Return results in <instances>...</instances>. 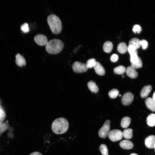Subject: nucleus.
<instances>
[{
	"label": "nucleus",
	"mask_w": 155,
	"mask_h": 155,
	"mask_svg": "<svg viewBox=\"0 0 155 155\" xmlns=\"http://www.w3.org/2000/svg\"><path fill=\"white\" fill-rule=\"evenodd\" d=\"M99 149L102 155H108V150L105 144H101L99 146Z\"/></svg>",
	"instance_id": "nucleus-27"
},
{
	"label": "nucleus",
	"mask_w": 155,
	"mask_h": 155,
	"mask_svg": "<svg viewBox=\"0 0 155 155\" xmlns=\"http://www.w3.org/2000/svg\"><path fill=\"white\" fill-rule=\"evenodd\" d=\"M115 73L117 74H123L126 71V68L123 66L119 65L114 69Z\"/></svg>",
	"instance_id": "nucleus-23"
},
{
	"label": "nucleus",
	"mask_w": 155,
	"mask_h": 155,
	"mask_svg": "<svg viewBox=\"0 0 155 155\" xmlns=\"http://www.w3.org/2000/svg\"><path fill=\"white\" fill-rule=\"evenodd\" d=\"M118 55L115 54H113L111 56L110 59L112 62H115L118 61Z\"/></svg>",
	"instance_id": "nucleus-34"
},
{
	"label": "nucleus",
	"mask_w": 155,
	"mask_h": 155,
	"mask_svg": "<svg viewBox=\"0 0 155 155\" xmlns=\"http://www.w3.org/2000/svg\"><path fill=\"white\" fill-rule=\"evenodd\" d=\"M0 107H1L0 106Z\"/></svg>",
	"instance_id": "nucleus-41"
},
{
	"label": "nucleus",
	"mask_w": 155,
	"mask_h": 155,
	"mask_svg": "<svg viewBox=\"0 0 155 155\" xmlns=\"http://www.w3.org/2000/svg\"><path fill=\"white\" fill-rule=\"evenodd\" d=\"M145 144L146 147L148 148H154L155 146V136L152 135L147 137L145 139Z\"/></svg>",
	"instance_id": "nucleus-9"
},
{
	"label": "nucleus",
	"mask_w": 155,
	"mask_h": 155,
	"mask_svg": "<svg viewBox=\"0 0 155 155\" xmlns=\"http://www.w3.org/2000/svg\"><path fill=\"white\" fill-rule=\"evenodd\" d=\"M125 72L127 75L131 78H135L138 76V74L135 69L131 66L127 67Z\"/></svg>",
	"instance_id": "nucleus-10"
},
{
	"label": "nucleus",
	"mask_w": 155,
	"mask_h": 155,
	"mask_svg": "<svg viewBox=\"0 0 155 155\" xmlns=\"http://www.w3.org/2000/svg\"><path fill=\"white\" fill-rule=\"evenodd\" d=\"M152 89V87L150 85L144 86L140 92V96L143 98H146Z\"/></svg>",
	"instance_id": "nucleus-13"
},
{
	"label": "nucleus",
	"mask_w": 155,
	"mask_h": 155,
	"mask_svg": "<svg viewBox=\"0 0 155 155\" xmlns=\"http://www.w3.org/2000/svg\"><path fill=\"white\" fill-rule=\"evenodd\" d=\"M121 96V94H120V95H119V96Z\"/></svg>",
	"instance_id": "nucleus-39"
},
{
	"label": "nucleus",
	"mask_w": 155,
	"mask_h": 155,
	"mask_svg": "<svg viewBox=\"0 0 155 155\" xmlns=\"http://www.w3.org/2000/svg\"><path fill=\"white\" fill-rule=\"evenodd\" d=\"M110 121L109 120H106L103 126L99 130L98 134L99 136L102 138L106 137L110 131Z\"/></svg>",
	"instance_id": "nucleus-5"
},
{
	"label": "nucleus",
	"mask_w": 155,
	"mask_h": 155,
	"mask_svg": "<svg viewBox=\"0 0 155 155\" xmlns=\"http://www.w3.org/2000/svg\"><path fill=\"white\" fill-rule=\"evenodd\" d=\"M147 123L150 127L155 126V114L152 113L150 114L146 119Z\"/></svg>",
	"instance_id": "nucleus-17"
},
{
	"label": "nucleus",
	"mask_w": 155,
	"mask_h": 155,
	"mask_svg": "<svg viewBox=\"0 0 155 155\" xmlns=\"http://www.w3.org/2000/svg\"><path fill=\"white\" fill-rule=\"evenodd\" d=\"M16 64L20 67L26 65V61L25 58L19 54H17L16 56Z\"/></svg>",
	"instance_id": "nucleus-15"
},
{
	"label": "nucleus",
	"mask_w": 155,
	"mask_h": 155,
	"mask_svg": "<svg viewBox=\"0 0 155 155\" xmlns=\"http://www.w3.org/2000/svg\"><path fill=\"white\" fill-rule=\"evenodd\" d=\"M154 148V150H155V146Z\"/></svg>",
	"instance_id": "nucleus-40"
},
{
	"label": "nucleus",
	"mask_w": 155,
	"mask_h": 155,
	"mask_svg": "<svg viewBox=\"0 0 155 155\" xmlns=\"http://www.w3.org/2000/svg\"><path fill=\"white\" fill-rule=\"evenodd\" d=\"M145 102L148 109L152 111H155V100L152 98L148 97L146 99Z\"/></svg>",
	"instance_id": "nucleus-11"
},
{
	"label": "nucleus",
	"mask_w": 155,
	"mask_h": 155,
	"mask_svg": "<svg viewBox=\"0 0 155 155\" xmlns=\"http://www.w3.org/2000/svg\"><path fill=\"white\" fill-rule=\"evenodd\" d=\"M140 40L139 39L136 38H133L131 39L129 42V45L133 46L137 49L140 47Z\"/></svg>",
	"instance_id": "nucleus-22"
},
{
	"label": "nucleus",
	"mask_w": 155,
	"mask_h": 155,
	"mask_svg": "<svg viewBox=\"0 0 155 155\" xmlns=\"http://www.w3.org/2000/svg\"><path fill=\"white\" fill-rule=\"evenodd\" d=\"M130 155H138L135 153H132Z\"/></svg>",
	"instance_id": "nucleus-37"
},
{
	"label": "nucleus",
	"mask_w": 155,
	"mask_h": 155,
	"mask_svg": "<svg viewBox=\"0 0 155 155\" xmlns=\"http://www.w3.org/2000/svg\"><path fill=\"white\" fill-rule=\"evenodd\" d=\"M88 87L90 91L94 93H97L99 91V88L95 82L92 81L88 82L87 84Z\"/></svg>",
	"instance_id": "nucleus-16"
},
{
	"label": "nucleus",
	"mask_w": 155,
	"mask_h": 155,
	"mask_svg": "<svg viewBox=\"0 0 155 155\" xmlns=\"http://www.w3.org/2000/svg\"><path fill=\"white\" fill-rule=\"evenodd\" d=\"M21 30L24 33H26L29 31V28L28 23H25L22 24L21 27Z\"/></svg>",
	"instance_id": "nucleus-31"
},
{
	"label": "nucleus",
	"mask_w": 155,
	"mask_h": 155,
	"mask_svg": "<svg viewBox=\"0 0 155 155\" xmlns=\"http://www.w3.org/2000/svg\"><path fill=\"white\" fill-rule=\"evenodd\" d=\"M6 117V114L4 111L0 107V124L3 122Z\"/></svg>",
	"instance_id": "nucleus-30"
},
{
	"label": "nucleus",
	"mask_w": 155,
	"mask_h": 155,
	"mask_svg": "<svg viewBox=\"0 0 155 155\" xmlns=\"http://www.w3.org/2000/svg\"><path fill=\"white\" fill-rule=\"evenodd\" d=\"M120 146L124 149L129 150L132 149L133 146V143L128 140H124L119 143Z\"/></svg>",
	"instance_id": "nucleus-12"
},
{
	"label": "nucleus",
	"mask_w": 155,
	"mask_h": 155,
	"mask_svg": "<svg viewBox=\"0 0 155 155\" xmlns=\"http://www.w3.org/2000/svg\"><path fill=\"white\" fill-rule=\"evenodd\" d=\"M121 77L123 78H124L125 77V75H123V74H122V75Z\"/></svg>",
	"instance_id": "nucleus-38"
},
{
	"label": "nucleus",
	"mask_w": 155,
	"mask_h": 155,
	"mask_svg": "<svg viewBox=\"0 0 155 155\" xmlns=\"http://www.w3.org/2000/svg\"><path fill=\"white\" fill-rule=\"evenodd\" d=\"M34 40L37 44L41 46L46 45L48 42L47 37L41 34L36 35L34 37Z\"/></svg>",
	"instance_id": "nucleus-8"
},
{
	"label": "nucleus",
	"mask_w": 155,
	"mask_h": 155,
	"mask_svg": "<svg viewBox=\"0 0 155 155\" xmlns=\"http://www.w3.org/2000/svg\"><path fill=\"white\" fill-rule=\"evenodd\" d=\"M47 22L50 29L54 34H59L62 30V23L60 18L56 15L51 14L47 17Z\"/></svg>",
	"instance_id": "nucleus-3"
},
{
	"label": "nucleus",
	"mask_w": 155,
	"mask_h": 155,
	"mask_svg": "<svg viewBox=\"0 0 155 155\" xmlns=\"http://www.w3.org/2000/svg\"><path fill=\"white\" fill-rule=\"evenodd\" d=\"M64 44L61 40L53 39L48 41L46 44L47 52L51 54H56L61 52L63 49Z\"/></svg>",
	"instance_id": "nucleus-2"
},
{
	"label": "nucleus",
	"mask_w": 155,
	"mask_h": 155,
	"mask_svg": "<svg viewBox=\"0 0 155 155\" xmlns=\"http://www.w3.org/2000/svg\"><path fill=\"white\" fill-rule=\"evenodd\" d=\"M127 51L129 53L130 55L137 54V49L133 45H129L127 48Z\"/></svg>",
	"instance_id": "nucleus-26"
},
{
	"label": "nucleus",
	"mask_w": 155,
	"mask_h": 155,
	"mask_svg": "<svg viewBox=\"0 0 155 155\" xmlns=\"http://www.w3.org/2000/svg\"><path fill=\"white\" fill-rule=\"evenodd\" d=\"M30 155H42V154L39 152H35L32 153Z\"/></svg>",
	"instance_id": "nucleus-35"
},
{
	"label": "nucleus",
	"mask_w": 155,
	"mask_h": 155,
	"mask_svg": "<svg viewBox=\"0 0 155 155\" xmlns=\"http://www.w3.org/2000/svg\"><path fill=\"white\" fill-rule=\"evenodd\" d=\"M69 126L68 121L63 117L59 118L55 120L53 122L51 129L55 134H60L66 132Z\"/></svg>",
	"instance_id": "nucleus-1"
},
{
	"label": "nucleus",
	"mask_w": 155,
	"mask_h": 155,
	"mask_svg": "<svg viewBox=\"0 0 155 155\" xmlns=\"http://www.w3.org/2000/svg\"><path fill=\"white\" fill-rule=\"evenodd\" d=\"M133 129L131 128L125 129L123 132L124 137L126 139H131L133 137Z\"/></svg>",
	"instance_id": "nucleus-18"
},
{
	"label": "nucleus",
	"mask_w": 155,
	"mask_h": 155,
	"mask_svg": "<svg viewBox=\"0 0 155 155\" xmlns=\"http://www.w3.org/2000/svg\"><path fill=\"white\" fill-rule=\"evenodd\" d=\"M108 135L110 140L113 142L121 140L123 137V132L122 131L117 129L110 131Z\"/></svg>",
	"instance_id": "nucleus-4"
},
{
	"label": "nucleus",
	"mask_w": 155,
	"mask_h": 155,
	"mask_svg": "<svg viewBox=\"0 0 155 155\" xmlns=\"http://www.w3.org/2000/svg\"><path fill=\"white\" fill-rule=\"evenodd\" d=\"M142 66V62L141 58L139 57L138 60L134 63H131V66L135 69L141 68Z\"/></svg>",
	"instance_id": "nucleus-29"
},
{
	"label": "nucleus",
	"mask_w": 155,
	"mask_h": 155,
	"mask_svg": "<svg viewBox=\"0 0 155 155\" xmlns=\"http://www.w3.org/2000/svg\"><path fill=\"white\" fill-rule=\"evenodd\" d=\"M131 119L129 117H123L121 120V125L123 128H127L130 123Z\"/></svg>",
	"instance_id": "nucleus-19"
},
{
	"label": "nucleus",
	"mask_w": 155,
	"mask_h": 155,
	"mask_svg": "<svg viewBox=\"0 0 155 155\" xmlns=\"http://www.w3.org/2000/svg\"><path fill=\"white\" fill-rule=\"evenodd\" d=\"M73 71L77 73H82L86 72L88 69L86 64L79 61L74 62L72 65Z\"/></svg>",
	"instance_id": "nucleus-6"
},
{
	"label": "nucleus",
	"mask_w": 155,
	"mask_h": 155,
	"mask_svg": "<svg viewBox=\"0 0 155 155\" xmlns=\"http://www.w3.org/2000/svg\"><path fill=\"white\" fill-rule=\"evenodd\" d=\"M113 48V44L110 41L106 42L103 45V49L104 51L107 53H109L111 52Z\"/></svg>",
	"instance_id": "nucleus-20"
},
{
	"label": "nucleus",
	"mask_w": 155,
	"mask_h": 155,
	"mask_svg": "<svg viewBox=\"0 0 155 155\" xmlns=\"http://www.w3.org/2000/svg\"><path fill=\"white\" fill-rule=\"evenodd\" d=\"M96 61L94 58L88 59L87 61L86 65L87 68H91L94 67L95 65Z\"/></svg>",
	"instance_id": "nucleus-28"
},
{
	"label": "nucleus",
	"mask_w": 155,
	"mask_h": 155,
	"mask_svg": "<svg viewBox=\"0 0 155 155\" xmlns=\"http://www.w3.org/2000/svg\"><path fill=\"white\" fill-rule=\"evenodd\" d=\"M9 125V123L6 122H3L0 124V137L2 134L8 129Z\"/></svg>",
	"instance_id": "nucleus-25"
},
{
	"label": "nucleus",
	"mask_w": 155,
	"mask_h": 155,
	"mask_svg": "<svg viewBox=\"0 0 155 155\" xmlns=\"http://www.w3.org/2000/svg\"><path fill=\"white\" fill-rule=\"evenodd\" d=\"M140 44L141 46H142V49H146L148 45V42L145 40H140Z\"/></svg>",
	"instance_id": "nucleus-33"
},
{
	"label": "nucleus",
	"mask_w": 155,
	"mask_h": 155,
	"mask_svg": "<svg viewBox=\"0 0 155 155\" xmlns=\"http://www.w3.org/2000/svg\"><path fill=\"white\" fill-rule=\"evenodd\" d=\"M96 73L100 75H103L105 73V70L99 62H96L94 67Z\"/></svg>",
	"instance_id": "nucleus-14"
},
{
	"label": "nucleus",
	"mask_w": 155,
	"mask_h": 155,
	"mask_svg": "<svg viewBox=\"0 0 155 155\" xmlns=\"http://www.w3.org/2000/svg\"><path fill=\"white\" fill-rule=\"evenodd\" d=\"M152 98L155 100V92H154Z\"/></svg>",
	"instance_id": "nucleus-36"
},
{
	"label": "nucleus",
	"mask_w": 155,
	"mask_h": 155,
	"mask_svg": "<svg viewBox=\"0 0 155 155\" xmlns=\"http://www.w3.org/2000/svg\"><path fill=\"white\" fill-rule=\"evenodd\" d=\"M119 92L116 89H113L110 90L108 93V95L111 98H116L119 94Z\"/></svg>",
	"instance_id": "nucleus-24"
},
{
	"label": "nucleus",
	"mask_w": 155,
	"mask_h": 155,
	"mask_svg": "<svg viewBox=\"0 0 155 155\" xmlns=\"http://www.w3.org/2000/svg\"><path fill=\"white\" fill-rule=\"evenodd\" d=\"M134 99V96L130 92H127L122 96L121 101L122 104L124 105H128L131 104Z\"/></svg>",
	"instance_id": "nucleus-7"
},
{
	"label": "nucleus",
	"mask_w": 155,
	"mask_h": 155,
	"mask_svg": "<svg viewBox=\"0 0 155 155\" xmlns=\"http://www.w3.org/2000/svg\"><path fill=\"white\" fill-rule=\"evenodd\" d=\"M127 48L126 44L122 42L119 44L117 47V50L119 53L124 54L127 51Z\"/></svg>",
	"instance_id": "nucleus-21"
},
{
	"label": "nucleus",
	"mask_w": 155,
	"mask_h": 155,
	"mask_svg": "<svg viewBox=\"0 0 155 155\" xmlns=\"http://www.w3.org/2000/svg\"><path fill=\"white\" fill-rule=\"evenodd\" d=\"M132 30L135 33L139 34L142 31V28L139 25L135 24L133 26Z\"/></svg>",
	"instance_id": "nucleus-32"
}]
</instances>
